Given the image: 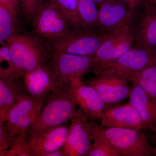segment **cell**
Wrapping results in <instances>:
<instances>
[{
    "mask_svg": "<svg viewBox=\"0 0 156 156\" xmlns=\"http://www.w3.org/2000/svg\"><path fill=\"white\" fill-rule=\"evenodd\" d=\"M13 141L9 136L6 122L0 125V152L9 150Z\"/></svg>",
    "mask_w": 156,
    "mask_h": 156,
    "instance_id": "f1b7e54d",
    "label": "cell"
},
{
    "mask_svg": "<svg viewBox=\"0 0 156 156\" xmlns=\"http://www.w3.org/2000/svg\"><path fill=\"white\" fill-rule=\"evenodd\" d=\"M47 96L23 98L12 108L6 121L9 136L13 140L17 135L29 130L42 111Z\"/></svg>",
    "mask_w": 156,
    "mask_h": 156,
    "instance_id": "ba28073f",
    "label": "cell"
},
{
    "mask_svg": "<svg viewBox=\"0 0 156 156\" xmlns=\"http://www.w3.org/2000/svg\"><path fill=\"white\" fill-rule=\"evenodd\" d=\"M44 41L33 33L16 34L6 41L14 66L22 77L47 64L48 48Z\"/></svg>",
    "mask_w": 156,
    "mask_h": 156,
    "instance_id": "7a4b0ae2",
    "label": "cell"
},
{
    "mask_svg": "<svg viewBox=\"0 0 156 156\" xmlns=\"http://www.w3.org/2000/svg\"><path fill=\"white\" fill-rule=\"evenodd\" d=\"M131 82L139 86L156 106V64L137 74Z\"/></svg>",
    "mask_w": 156,
    "mask_h": 156,
    "instance_id": "7402d4cb",
    "label": "cell"
},
{
    "mask_svg": "<svg viewBox=\"0 0 156 156\" xmlns=\"http://www.w3.org/2000/svg\"><path fill=\"white\" fill-rule=\"evenodd\" d=\"M130 29V25H126L106 34V37L94 56L92 71L96 76H99L107 67L118 43Z\"/></svg>",
    "mask_w": 156,
    "mask_h": 156,
    "instance_id": "d6986e66",
    "label": "cell"
},
{
    "mask_svg": "<svg viewBox=\"0 0 156 156\" xmlns=\"http://www.w3.org/2000/svg\"><path fill=\"white\" fill-rule=\"evenodd\" d=\"M98 10L99 30L107 33L126 25H130L133 11L120 0H107Z\"/></svg>",
    "mask_w": 156,
    "mask_h": 156,
    "instance_id": "7c38bea8",
    "label": "cell"
},
{
    "mask_svg": "<svg viewBox=\"0 0 156 156\" xmlns=\"http://www.w3.org/2000/svg\"><path fill=\"white\" fill-rule=\"evenodd\" d=\"M153 156H156V146L155 147H154Z\"/></svg>",
    "mask_w": 156,
    "mask_h": 156,
    "instance_id": "e575fe53",
    "label": "cell"
},
{
    "mask_svg": "<svg viewBox=\"0 0 156 156\" xmlns=\"http://www.w3.org/2000/svg\"><path fill=\"white\" fill-rule=\"evenodd\" d=\"M106 34L98 30L73 28L63 37L47 42L48 49L49 51L94 56Z\"/></svg>",
    "mask_w": 156,
    "mask_h": 156,
    "instance_id": "5b68a950",
    "label": "cell"
},
{
    "mask_svg": "<svg viewBox=\"0 0 156 156\" xmlns=\"http://www.w3.org/2000/svg\"><path fill=\"white\" fill-rule=\"evenodd\" d=\"M145 1L156 7V0H145Z\"/></svg>",
    "mask_w": 156,
    "mask_h": 156,
    "instance_id": "d6a6232c",
    "label": "cell"
},
{
    "mask_svg": "<svg viewBox=\"0 0 156 156\" xmlns=\"http://www.w3.org/2000/svg\"><path fill=\"white\" fill-rule=\"evenodd\" d=\"M156 64V50L134 46L99 76H115L131 82L139 73Z\"/></svg>",
    "mask_w": 156,
    "mask_h": 156,
    "instance_id": "52a82bcc",
    "label": "cell"
},
{
    "mask_svg": "<svg viewBox=\"0 0 156 156\" xmlns=\"http://www.w3.org/2000/svg\"><path fill=\"white\" fill-rule=\"evenodd\" d=\"M23 78L27 92L34 97L47 96L58 87L46 64L27 73Z\"/></svg>",
    "mask_w": 156,
    "mask_h": 156,
    "instance_id": "ac0fdd59",
    "label": "cell"
},
{
    "mask_svg": "<svg viewBox=\"0 0 156 156\" xmlns=\"http://www.w3.org/2000/svg\"><path fill=\"white\" fill-rule=\"evenodd\" d=\"M100 120L101 126L108 128H148L138 112L129 103L108 107Z\"/></svg>",
    "mask_w": 156,
    "mask_h": 156,
    "instance_id": "5bb4252c",
    "label": "cell"
},
{
    "mask_svg": "<svg viewBox=\"0 0 156 156\" xmlns=\"http://www.w3.org/2000/svg\"><path fill=\"white\" fill-rule=\"evenodd\" d=\"M46 156H65L64 146L57 150L48 154Z\"/></svg>",
    "mask_w": 156,
    "mask_h": 156,
    "instance_id": "4dcf8cb0",
    "label": "cell"
},
{
    "mask_svg": "<svg viewBox=\"0 0 156 156\" xmlns=\"http://www.w3.org/2000/svg\"><path fill=\"white\" fill-rule=\"evenodd\" d=\"M20 10L17 0H0V43L20 33Z\"/></svg>",
    "mask_w": 156,
    "mask_h": 156,
    "instance_id": "e0dca14e",
    "label": "cell"
},
{
    "mask_svg": "<svg viewBox=\"0 0 156 156\" xmlns=\"http://www.w3.org/2000/svg\"><path fill=\"white\" fill-rule=\"evenodd\" d=\"M56 5L66 17L73 28H83L77 0H48Z\"/></svg>",
    "mask_w": 156,
    "mask_h": 156,
    "instance_id": "603a6c76",
    "label": "cell"
},
{
    "mask_svg": "<svg viewBox=\"0 0 156 156\" xmlns=\"http://www.w3.org/2000/svg\"><path fill=\"white\" fill-rule=\"evenodd\" d=\"M27 95L21 76L0 77V125L6 122L12 108Z\"/></svg>",
    "mask_w": 156,
    "mask_h": 156,
    "instance_id": "2e32d148",
    "label": "cell"
},
{
    "mask_svg": "<svg viewBox=\"0 0 156 156\" xmlns=\"http://www.w3.org/2000/svg\"><path fill=\"white\" fill-rule=\"evenodd\" d=\"M93 1L95 2L96 5H97V6L99 7V6H100L101 4H103V3L105 2L107 0H93Z\"/></svg>",
    "mask_w": 156,
    "mask_h": 156,
    "instance_id": "1f68e13d",
    "label": "cell"
},
{
    "mask_svg": "<svg viewBox=\"0 0 156 156\" xmlns=\"http://www.w3.org/2000/svg\"><path fill=\"white\" fill-rule=\"evenodd\" d=\"M69 127L64 145L65 156H87L93 144L91 122L82 113L71 121Z\"/></svg>",
    "mask_w": 156,
    "mask_h": 156,
    "instance_id": "30bf717a",
    "label": "cell"
},
{
    "mask_svg": "<svg viewBox=\"0 0 156 156\" xmlns=\"http://www.w3.org/2000/svg\"><path fill=\"white\" fill-rule=\"evenodd\" d=\"M49 52L50 59L46 65L58 86L82 80L93 69L94 56H79L60 51Z\"/></svg>",
    "mask_w": 156,
    "mask_h": 156,
    "instance_id": "277c9868",
    "label": "cell"
},
{
    "mask_svg": "<svg viewBox=\"0 0 156 156\" xmlns=\"http://www.w3.org/2000/svg\"><path fill=\"white\" fill-rule=\"evenodd\" d=\"M77 104L71 83L58 86L48 95L42 111L31 126L29 133H37L63 126L82 113Z\"/></svg>",
    "mask_w": 156,
    "mask_h": 156,
    "instance_id": "6da1fadb",
    "label": "cell"
},
{
    "mask_svg": "<svg viewBox=\"0 0 156 156\" xmlns=\"http://www.w3.org/2000/svg\"><path fill=\"white\" fill-rule=\"evenodd\" d=\"M93 144L86 156H122L107 143L93 139Z\"/></svg>",
    "mask_w": 156,
    "mask_h": 156,
    "instance_id": "4316f807",
    "label": "cell"
},
{
    "mask_svg": "<svg viewBox=\"0 0 156 156\" xmlns=\"http://www.w3.org/2000/svg\"><path fill=\"white\" fill-rule=\"evenodd\" d=\"M0 48V77L20 76L17 72L11 58L6 42L1 43Z\"/></svg>",
    "mask_w": 156,
    "mask_h": 156,
    "instance_id": "d4e9b609",
    "label": "cell"
},
{
    "mask_svg": "<svg viewBox=\"0 0 156 156\" xmlns=\"http://www.w3.org/2000/svg\"><path fill=\"white\" fill-rule=\"evenodd\" d=\"M134 45L135 40L134 35L131 28L118 43L112 55L109 64L105 69L109 67L121 56L131 50V48L134 47Z\"/></svg>",
    "mask_w": 156,
    "mask_h": 156,
    "instance_id": "484cf974",
    "label": "cell"
},
{
    "mask_svg": "<svg viewBox=\"0 0 156 156\" xmlns=\"http://www.w3.org/2000/svg\"><path fill=\"white\" fill-rule=\"evenodd\" d=\"M72 88L77 105L90 122L101 120L108 106L95 89L82 80L71 82Z\"/></svg>",
    "mask_w": 156,
    "mask_h": 156,
    "instance_id": "8fae6325",
    "label": "cell"
},
{
    "mask_svg": "<svg viewBox=\"0 0 156 156\" xmlns=\"http://www.w3.org/2000/svg\"><path fill=\"white\" fill-rule=\"evenodd\" d=\"M90 122L93 140L107 143L122 156H153L154 147L141 130L108 128Z\"/></svg>",
    "mask_w": 156,
    "mask_h": 156,
    "instance_id": "3957f363",
    "label": "cell"
},
{
    "mask_svg": "<svg viewBox=\"0 0 156 156\" xmlns=\"http://www.w3.org/2000/svg\"><path fill=\"white\" fill-rule=\"evenodd\" d=\"M155 132L156 134V131H155Z\"/></svg>",
    "mask_w": 156,
    "mask_h": 156,
    "instance_id": "d590c367",
    "label": "cell"
},
{
    "mask_svg": "<svg viewBox=\"0 0 156 156\" xmlns=\"http://www.w3.org/2000/svg\"><path fill=\"white\" fill-rule=\"evenodd\" d=\"M128 103L136 109L148 128L156 131V106L139 86L133 84Z\"/></svg>",
    "mask_w": 156,
    "mask_h": 156,
    "instance_id": "ffe728a7",
    "label": "cell"
},
{
    "mask_svg": "<svg viewBox=\"0 0 156 156\" xmlns=\"http://www.w3.org/2000/svg\"><path fill=\"white\" fill-rule=\"evenodd\" d=\"M128 81L115 76H99L87 80L84 83L95 89L107 104H111L129 97L131 88Z\"/></svg>",
    "mask_w": 156,
    "mask_h": 156,
    "instance_id": "4fadbf2b",
    "label": "cell"
},
{
    "mask_svg": "<svg viewBox=\"0 0 156 156\" xmlns=\"http://www.w3.org/2000/svg\"><path fill=\"white\" fill-rule=\"evenodd\" d=\"M45 0H20L21 11L27 22L31 24Z\"/></svg>",
    "mask_w": 156,
    "mask_h": 156,
    "instance_id": "83f0119b",
    "label": "cell"
},
{
    "mask_svg": "<svg viewBox=\"0 0 156 156\" xmlns=\"http://www.w3.org/2000/svg\"><path fill=\"white\" fill-rule=\"evenodd\" d=\"M137 48L156 50V7L145 1L134 10L130 25Z\"/></svg>",
    "mask_w": 156,
    "mask_h": 156,
    "instance_id": "9c48e42d",
    "label": "cell"
},
{
    "mask_svg": "<svg viewBox=\"0 0 156 156\" xmlns=\"http://www.w3.org/2000/svg\"><path fill=\"white\" fill-rule=\"evenodd\" d=\"M79 16L83 28L99 30L98 10L93 0H77Z\"/></svg>",
    "mask_w": 156,
    "mask_h": 156,
    "instance_id": "44dd1931",
    "label": "cell"
},
{
    "mask_svg": "<svg viewBox=\"0 0 156 156\" xmlns=\"http://www.w3.org/2000/svg\"><path fill=\"white\" fill-rule=\"evenodd\" d=\"M1 156H32L29 132L20 133L14 137L8 150L0 152Z\"/></svg>",
    "mask_w": 156,
    "mask_h": 156,
    "instance_id": "cb8c5ba5",
    "label": "cell"
},
{
    "mask_svg": "<svg viewBox=\"0 0 156 156\" xmlns=\"http://www.w3.org/2000/svg\"><path fill=\"white\" fill-rule=\"evenodd\" d=\"M145 0H129L128 7L131 11H133L142 5L145 2Z\"/></svg>",
    "mask_w": 156,
    "mask_h": 156,
    "instance_id": "f546056e",
    "label": "cell"
},
{
    "mask_svg": "<svg viewBox=\"0 0 156 156\" xmlns=\"http://www.w3.org/2000/svg\"><path fill=\"white\" fill-rule=\"evenodd\" d=\"M69 131L70 127L63 125L29 133L32 156H46L64 146Z\"/></svg>",
    "mask_w": 156,
    "mask_h": 156,
    "instance_id": "9a60e30c",
    "label": "cell"
},
{
    "mask_svg": "<svg viewBox=\"0 0 156 156\" xmlns=\"http://www.w3.org/2000/svg\"><path fill=\"white\" fill-rule=\"evenodd\" d=\"M123 3H125L126 5H128V3H129V0H120Z\"/></svg>",
    "mask_w": 156,
    "mask_h": 156,
    "instance_id": "836d02e7",
    "label": "cell"
},
{
    "mask_svg": "<svg viewBox=\"0 0 156 156\" xmlns=\"http://www.w3.org/2000/svg\"><path fill=\"white\" fill-rule=\"evenodd\" d=\"M33 33L47 42L65 35L73 28L61 11L45 0L32 22Z\"/></svg>",
    "mask_w": 156,
    "mask_h": 156,
    "instance_id": "8992f818",
    "label": "cell"
}]
</instances>
